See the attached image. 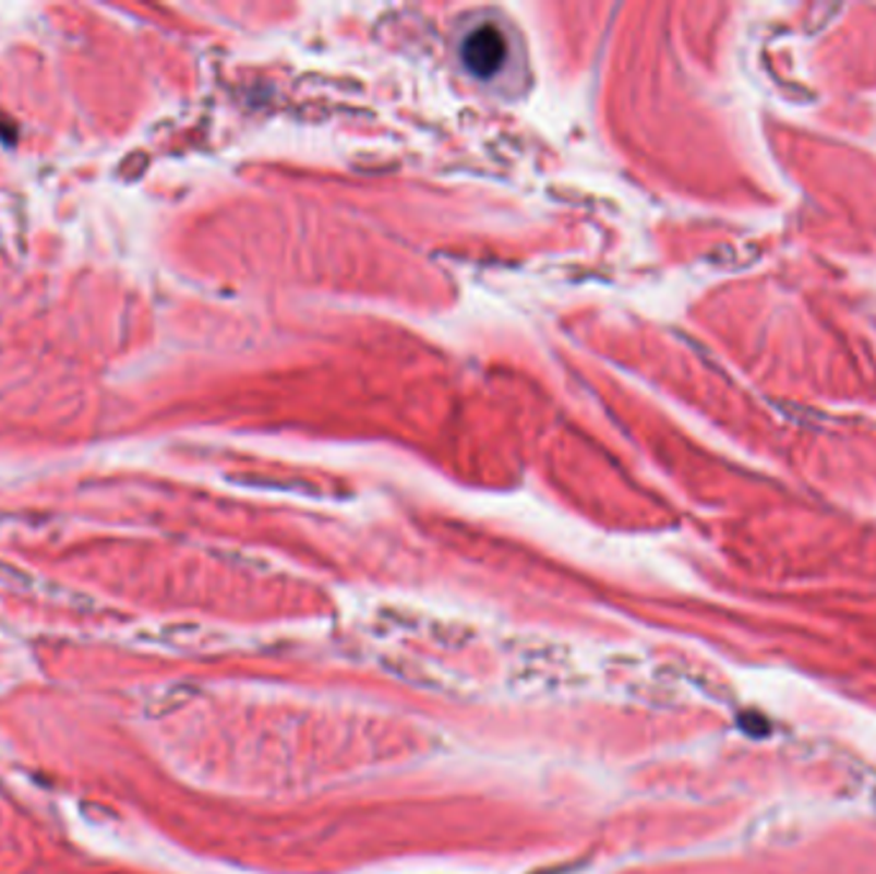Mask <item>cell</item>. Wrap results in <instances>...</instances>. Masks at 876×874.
I'll return each instance as SVG.
<instances>
[{"mask_svg":"<svg viewBox=\"0 0 876 874\" xmlns=\"http://www.w3.org/2000/svg\"><path fill=\"white\" fill-rule=\"evenodd\" d=\"M461 62L477 77H492L507 62V39L495 24L475 26L461 41Z\"/></svg>","mask_w":876,"mask_h":874,"instance_id":"6da1fadb","label":"cell"}]
</instances>
